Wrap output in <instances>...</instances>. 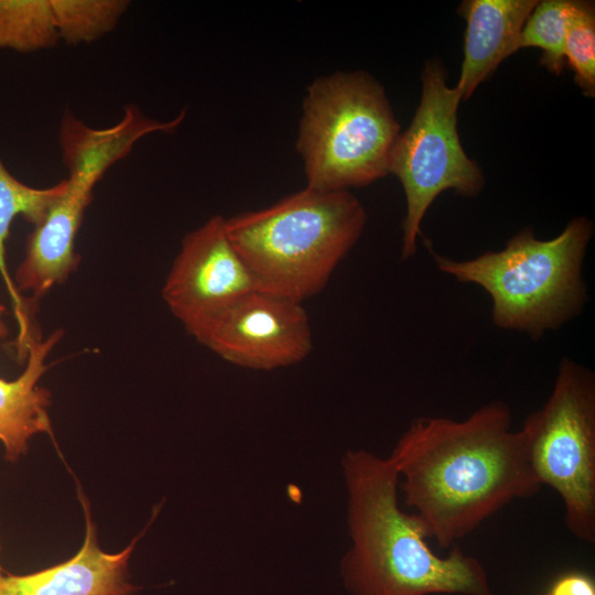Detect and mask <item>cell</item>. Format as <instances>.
<instances>
[{
	"instance_id": "obj_1",
	"label": "cell",
	"mask_w": 595,
	"mask_h": 595,
	"mask_svg": "<svg viewBox=\"0 0 595 595\" xmlns=\"http://www.w3.org/2000/svg\"><path fill=\"white\" fill-rule=\"evenodd\" d=\"M389 458L405 505L442 548L542 488L524 434L512 429L511 409L502 401L484 404L463 420L414 419Z\"/></svg>"
},
{
	"instance_id": "obj_2",
	"label": "cell",
	"mask_w": 595,
	"mask_h": 595,
	"mask_svg": "<svg viewBox=\"0 0 595 595\" xmlns=\"http://www.w3.org/2000/svg\"><path fill=\"white\" fill-rule=\"evenodd\" d=\"M350 547L340 574L353 595H494L482 563L454 548L432 551L418 515L399 505V474L389 457L364 448L342 458Z\"/></svg>"
},
{
	"instance_id": "obj_3",
	"label": "cell",
	"mask_w": 595,
	"mask_h": 595,
	"mask_svg": "<svg viewBox=\"0 0 595 595\" xmlns=\"http://www.w3.org/2000/svg\"><path fill=\"white\" fill-rule=\"evenodd\" d=\"M366 220L349 191L305 187L269 207L226 218V229L257 290L302 304L325 288Z\"/></svg>"
},
{
	"instance_id": "obj_4",
	"label": "cell",
	"mask_w": 595,
	"mask_h": 595,
	"mask_svg": "<svg viewBox=\"0 0 595 595\" xmlns=\"http://www.w3.org/2000/svg\"><path fill=\"white\" fill-rule=\"evenodd\" d=\"M593 234L591 219L577 216L548 240L527 227L501 250L472 259L431 252L442 273L487 292L496 327L539 340L583 312L588 299L583 262Z\"/></svg>"
},
{
	"instance_id": "obj_5",
	"label": "cell",
	"mask_w": 595,
	"mask_h": 595,
	"mask_svg": "<svg viewBox=\"0 0 595 595\" xmlns=\"http://www.w3.org/2000/svg\"><path fill=\"white\" fill-rule=\"evenodd\" d=\"M399 133L385 89L371 75L317 78L303 100L296 141L306 187L349 191L383 177Z\"/></svg>"
},
{
	"instance_id": "obj_6",
	"label": "cell",
	"mask_w": 595,
	"mask_h": 595,
	"mask_svg": "<svg viewBox=\"0 0 595 595\" xmlns=\"http://www.w3.org/2000/svg\"><path fill=\"white\" fill-rule=\"evenodd\" d=\"M462 96L446 83L439 58L425 62L421 74V99L408 129L399 133L389 158L388 173L398 177L405 196L401 257L418 250L425 214L445 191L477 196L485 185L479 165L463 149L457 131Z\"/></svg>"
},
{
	"instance_id": "obj_7",
	"label": "cell",
	"mask_w": 595,
	"mask_h": 595,
	"mask_svg": "<svg viewBox=\"0 0 595 595\" xmlns=\"http://www.w3.org/2000/svg\"><path fill=\"white\" fill-rule=\"evenodd\" d=\"M541 485L560 496L569 531L595 541V377L563 357L552 391L521 426Z\"/></svg>"
},
{
	"instance_id": "obj_8",
	"label": "cell",
	"mask_w": 595,
	"mask_h": 595,
	"mask_svg": "<svg viewBox=\"0 0 595 595\" xmlns=\"http://www.w3.org/2000/svg\"><path fill=\"white\" fill-rule=\"evenodd\" d=\"M193 337L224 360L253 370L295 365L313 347L302 304L259 290L239 299Z\"/></svg>"
},
{
	"instance_id": "obj_9",
	"label": "cell",
	"mask_w": 595,
	"mask_h": 595,
	"mask_svg": "<svg viewBox=\"0 0 595 595\" xmlns=\"http://www.w3.org/2000/svg\"><path fill=\"white\" fill-rule=\"evenodd\" d=\"M255 290L250 270L227 234L226 218L215 215L183 238L162 298L193 336Z\"/></svg>"
},
{
	"instance_id": "obj_10",
	"label": "cell",
	"mask_w": 595,
	"mask_h": 595,
	"mask_svg": "<svg viewBox=\"0 0 595 595\" xmlns=\"http://www.w3.org/2000/svg\"><path fill=\"white\" fill-rule=\"evenodd\" d=\"M66 181L65 192L29 234L14 273L18 291L31 292L34 299L64 283L79 263L76 237L98 181L78 173L68 174Z\"/></svg>"
},
{
	"instance_id": "obj_11",
	"label": "cell",
	"mask_w": 595,
	"mask_h": 595,
	"mask_svg": "<svg viewBox=\"0 0 595 595\" xmlns=\"http://www.w3.org/2000/svg\"><path fill=\"white\" fill-rule=\"evenodd\" d=\"M86 518L85 540L69 560L30 574L0 576V595H131L128 562L138 538L120 552L101 550L89 506L83 495Z\"/></svg>"
},
{
	"instance_id": "obj_12",
	"label": "cell",
	"mask_w": 595,
	"mask_h": 595,
	"mask_svg": "<svg viewBox=\"0 0 595 595\" xmlns=\"http://www.w3.org/2000/svg\"><path fill=\"white\" fill-rule=\"evenodd\" d=\"M537 0H465L457 12L464 18V56L455 88L462 100L510 55L517 52L522 28Z\"/></svg>"
},
{
	"instance_id": "obj_13",
	"label": "cell",
	"mask_w": 595,
	"mask_h": 595,
	"mask_svg": "<svg viewBox=\"0 0 595 595\" xmlns=\"http://www.w3.org/2000/svg\"><path fill=\"white\" fill-rule=\"evenodd\" d=\"M7 333L0 318V338ZM62 336L57 329L45 339L34 338L28 347L23 372L14 380L0 378V443L7 461L15 462L24 455L34 435H52L51 392L39 382L48 369L45 359Z\"/></svg>"
},
{
	"instance_id": "obj_14",
	"label": "cell",
	"mask_w": 595,
	"mask_h": 595,
	"mask_svg": "<svg viewBox=\"0 0 595 595\" xmlns=\"http://www.w3.org/2000/svg\"><path fill=\"white\" fill-rule=\"evenodd\" d=\"M184 117L185 110L170 121H160L145 117L136 106H128L118 123L97 129L65 111L58 131L63 162L68 174L85 173L100 181L141 138L152 132H172Z\"/></svg>"
},
{
	"instance_id": "obj_15",
	"label": "cell",
	"mask_w": 595,
	"mask_h": 595,
	"mask_svg": "<svg viewBox=\"0 0 595 595\" xmlns=\"http://www.w3.org/2000/svg\"><path fill=\"white\" fill-rule=\"evenodd\" d=\"M58 41L50 0H0V50L31 53Z\"/></svg>"
},
{
	"instance_id": "obj_16",
	"label": "cell",
	"mask_w": 595,
	"mask_h": 595,
	"mask_svg": "<svg viewBox=\"0 0 595 595\" xmlns=\"http://www.w3.org/2000/svg\"><path fill=\"white\" fill-rule=\"evenodd\" d=\"M67 181L46 188H35L22 183L6 167L0 156V275L10 277L6 258V244L10 227L18 216H22L33 226L37 225L54 202L62 196Z\"/></svg>"
},
{
	"instance_id": "obj_17",
	"label": "cell",
	"mask_w": 595,
	"mask_h": 595,
	"mask_svg": "<svg viewBox=\"0 0 595 595\" xmlns=\"http://www.w3.org/2000/svg\"><path fill=\"white\" fill-rule=\"evenodd\" d=\"M60 36L68 44L90 43L112 31L129 7L126 0H50Z\"/></svg>"
},
{
	"instance_id": "obj_18",
	"label": "cell",
	"mask_w": 595,
	"mask_h": 595,
	"mask_svg": "<svg viewBox=\"0 0 595 595\" xmlns=\"http://www.w3.org/2000/svg\"><path fill=\"white\" fill-rule=\"evenodd\" d=\"M571 6L572 0L538 1L519 37L518 48H540V64L554 75L566 67L564 44Z\"/></svg>"
},
{
	"instance_id": "obj_19",
	"label": "cell",
	"mask_w": 595,
	"mask_h": 595,
	"mask_svg": "<svg viewBox=\"0 0 595 595\" xmlns=\"http://www.w3.org/2000/svg\"><path fill=\"white\" fill-rule=\"evenodd\" d=\"M564 58L582 94L593 98L595 96V6L593 1L572 0Z\"/></svg>"
},
{
	"instance_id": "obj_20",
	"label": "cell",
	"mask_w": 595,
	"mask_h": 595,
	"mask_svg": "<svg viewBox=\"0 0 595 595\" xmlns=\"http://www.w3.org/2000/svg\"><path fill=\"white\" fill-rule=\"evenodd\" d=\"M548 595H595V587L586 575L571 573L559 578Z\"/></svg>"
},
{
	"instance_id": "obj_21",
	"label": "cell",
	"mask_w": 595,
	"mask_h": 595,
	"mask_svg": "<svg viewBox=\"0 0 595 595\" xmlns=\"http://www.w3.org/2000/svg\"><path fill=\"white\" fill-rule=\"evenodd\" d=\"M6 312V306L0 303V318H1V315Z\"/></svg>"
},
{
	"instance_id": "obj_22",
	"label": "cell",
	"mask_w": 595,
	"mask_h": 595,
	"mask_svg": "<svg viewBox=\"0 0 595 595\" xmlns=\"http://www.w3.org/2000/svg\"><path fill=\"white\" fill-rule=\"evenodd\" d=\"M0 550H1V547H0ZM2 567H1V563H0V576L2 575Z\"/></svg>"
}]
</instances>
